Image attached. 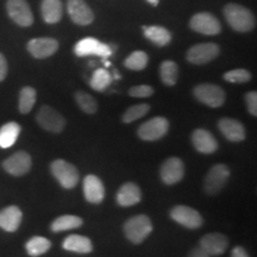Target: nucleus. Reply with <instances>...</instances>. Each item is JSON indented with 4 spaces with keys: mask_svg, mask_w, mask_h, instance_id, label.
Masks as SVG:
<instances>
[{
    "mask_svg": "<svg viewBox=\"0 0 257 257\" xmlns=\"http://www.w3.org/2000/svg\"><path fill=\"white\" fill-rule=\"evenodd\" d=\"M154 94V88L152 86L148 85H140L134 86L128 91V95L134 96V98H148V96Z\"/></svg>",
    "mask_w": 257,
    "mask_h": 257,
    "instance_id": "obj_36",
    "label": "nucleus"
},
{
    "mask_svg": "<svg viewBox=\"0 0 257 257\" xmlns=\"http://www.w3.org/2000/svg\"><path fill=\"white\" fill-rule=\"evenodd\" d=\"M8 61L5 56L0 53V82L4 81L6 75H8Z\"/></svg>",
    "mask_w": 257,
    "mask_h": 257,
    "instance_id": "obj_38",
    "label": "nucleus"
},
{
    "mask_svg": "<svg viewBox=\"0 0 257 257\" xmlns=\"http://www.w3.org/2000/svg\"><path fill=\"white\" fill-rule=\"evenodd\" d=\"M144 36L159 47L168 46L172 41L170 32L163 27H144Z\"/></svg>",
    "mask_w": 257,
    "mask_h": 257,
    "instance_id": "obj_26",
    "label": "nucleus"
},
{
    "mask_svg": "<svg viewBox=\"0 0 257 257\" xmlns=\"http://www.w3.org/2000/svg\"><path fill=\"white\" fill-rule=\"evenodd\" d=\"M153 224L149 217L138 214L126 220L124 225V233L126 238L134 244H141L152 233Z\"/></svg>",
    "mask_w": 257,
    "mask_h": 257,
    "instance_id": "obj_2",
    "label": "nucleus"
},
{
    "mask_svg": "<svg viewBox=\"0 0 257 257\" xmlns=\"http://www.w3.org/2000/svg\"><path fill=\"white\" fill-rule=\"evenodd\" d=\"M83 194L88 202L100 204L105 197V188L101 180L93 174L86 176L83 180Z\"/></svg>",
    "mask_w": 257,
    "mask_h": 257,
    "instance_id": "obj_18",
    "label": "nucleus"
},
{
    "mask_svg": "<svg viewBox=\"0 0 257 257\" xmlns=\"http://www.w3.org/2000/svg\"><path fill=\"white\" fill-rule=\"evenodd\" d=\"M74 53L79 57H85L89 55H96L100 57H108L112 55L111 48L107 44L95 40L93 37H86L79 41L74 48Z\"/></svg>",
    "mask_w": 257,
    "mask_h": 257,
    "instance_id": "obj_10",
    "label": "nucleus"
},
{
    "mask_svg": "<svg viewBox=\"0 0 257 257\" xmlns=\"http://www.w3.org/2000/svg\"><path fill=\"white\" fill-rule=\"evenodd\" d=\"M192 143L201 154H212L218 149L217 140L210 131L205 128H197L192 134Z\"/></svg>",
    "mask_w": 257,
    "mask_h": 257,
    "instance_id": "obj_19",
    "label": "nucleus"
},
{
    "mask_svg": "<svg viewBox=\"0 0 257 257\" xmlns=\"http://www.w3.org/2000/svg\"><path fill=\"white\" fill-rule=\"evenodd\" d=\"M23 219V213L18 206H9L0 211V229L15 232Z\"/></svg>",
    "mask_w": 257,
    "mask_h": 257,
    "instance_id": "obj_21",
    "label": "nucleus"
},
{
    "mask_svg": "<svg viewBox=\"0 0 257 257\" xmlns=\"http://www.w3.org/2000/svg\"><path fill=\"white\" fill-rule=\"evenodd\" d=\"M50 246H51V243L49 239L44 238V237L36 236V237H32V238L28 240L25 248H27V251L29 255L32 257H37V256L43 255V253H46L48 250L50 249Z\"/></svg>",
    "mask_w": 257,
    "mask_h": 257,
    "instance_id": "obj_29",
    "label": "nucleus"
},
{
    "mask_svg": "<svg viewBox=\"0 0 257 257\" xmlns=\"http://www.w3.org/2000/svg\"><path fill=\"white\" fill-rule=\"evenodd\" d=\"M41 14L47 24H56L62 18V2L61 0H42Z\"/></svg>",
    "mask_w": 257,
    "mask_h": 257,
    "instance_id": "obj_23",
    "label": "nucleus"
},
{
    "mask_svg": "<svg viewBox=\"0 0 257 257\" xmlns=\"http://www.w3.org/2000/svg\"><path fill=\"white\" fill-rule=\"evenodd\" d=\"M224 16L227 24L238 32L251 31L256 25V21L251 11L242 5L227 4L224 8Z\"/></svg>",
    "mask_w": 257,
    "mask_h": 257,
    "instance_id": "obj_1",
    "label": "nucleus"
},
{
    "mask_svg": "<svg viewBox=\"0 0 257 257\" xmlns=\"http://www.w3.org/2000/svg\"><path fill=\"white\" fill-rule=\"evenodd\" d=\"M189 27L199 34L214 36L221 31L220 22L210 12H200L194 15L189 21Z\"/></svg>",
    "mask_w": 257,
    "mask_h": 257,
    "instance_id": "obj_8",
    "label": "nucleus"
},
{
    "mask_svg": "<svg viewBox=\"0 0 257 257\" xmlns=\"http://www.w3.org/2000/svg\"><path fill=\"white\" fill-rule=\"evenodd\" d=\"M170 217L176 223L187 229H198L204 223L202 217L197 210L185 206V205H178L173 208L170 211Z\"/></svg>",
    "mask_w": 257,
    "mask_h": 257,
    "instance_id": "obj_11",
    "label": "nucleus"
},
{
    "mask_svg": "<svg viewBox=\"0 0 257 257\" xmlns=\"http://www.w3.org/2000/svg\"><path fill=\"white\" fill-rule=\"evenodd\" d=\"M230 176V170L225 165H216L207 173L204 182V191L208 195H216L219 193Z\"/></svg>",
    "mask_w": 257,
    "mask_h": 257,
    "instance_id": "obj_7",
    "label": "nucleus"
},
{
    "mask_svg": "<svg viewBox=\"0 0 257 257\" xmlns=\"http://www.w3.org/2000/svg\"><path fill=\"white\" fill-rule=\"evenodd\" d=\"M6 10L9 17L19 27L28 28L34 24V15L27 0H8Z\"/></svg>",
    "mask_w": 257,
    "mask_h": 257,
    "instance_id": "obj_5",
    "label": "nucleus"
},
{
    "mask_svg": "<svg viewBox=\"0 0 257 257\" xmlns=\"http://www.w3.org/2000/svg\"><path fill=\"white\" fill-rule=\"evenodd\" d=\"M21 125L15 121H10L0 127V148L8 149L12 147L17 141V138L21 134Z\"/></svg>",
    "mask_w": 257,
    "mask_h": 257,
    "instance_id": "obj_25",
    "label": "nucleus"
},
{
    "mask_svg": "<svg viewBox=\"0 0 257 257\" xmlns=\"http://www.w3.org/2000/svg\"><path fill=\"white\" fill-rule=\"evenodd\" d=\"M168 128L169 123L165 117H155L141 125L137 135L143 141H157L166 136Z\"/></svg>",
    "mask_w": 257,
    "mask_h": 257,
    "instance_id": "obj_9",
    "label": "nucleus"
},
{
    "mask_svg": "<svg viewBox=\"0 0 257 257\" xmlns=\"http://www.w3.org/2000/svg\"><path fill=\"white\" fill-rule=\"evenodd\" d=\"M67 10L72 21L78 25H89L94 21V15L85 0H68Z\"/></svg>",
    "mask_w": 257,
    "mask_h": 257,
    "instance_id": "obj_15",
    "label": "nucleus"
},
{
    "mask_svg": "<svg viewBox=\"0 0 257 257\" xmlns=\"http://www.w3.org/2000/svg\"><path fill=\"white\" fill-rule=\"evenodd\" d=\"M150 110V106L148 104H138L128 107L123 114L124 123H133V121L140 119L146 115Z\"/></svg>",
    "mask_w": 257,
    "mask_h": 257,
    "instance_id": "obj_34",
    "label": "nucleus"
},
{
    "mask_svg": "<svg viewBox=\"0 0 257 257\" xmlns=\"http://www.w3.org/2000/svg\"><path fill=\"white\" fill-rule=\"evenodd\" d=\"M36 120L41 127L50 133L59 134L66 126V120L56 110L48 105H43L38 110L36 114Z\"/></svg>",
    "mask_w": 257,
    "mask_h": 257,
    "instance_id": "obj_6",
    "label": "nucleus"
},
{
    "mask_svg": "<svg viewBox=\"0 0 257 257\" xmlns=\"http://www.w3.org/2000/svg\"><path fill=\"white\" fill-rule=\"evenodd\" d=\"M227 245H229L227 237L221 233H208L200 239V248L208 256L221 255L227 249Z\"/></svg>",
    "mask_w": 257,
    "mask_h": 257,
    "instance_id": "obj_17",
    "label": "nucleus"
},
{
    "mask_svg": "<svg viewBox=\"0 0 257 257\" xmlns=\"http://www.w3.org/2000/svg\"><path fill=\"white\" fill-rule=\"evenodd\" d=\"M161 179L166 185H175L185 175V166L178 157H170L163 162L160 172Z\"/></svg>",
    "mask_w": 257,
    "mask_h": 257,
    "instance_id": "obj_16",
    "label": "nucleus"
},
{
    "mask_svg": "<svg viewBox=\"0 0 257 257\" xmlns=\"http://www.w3.org/2000/svg\"><path fill=\"white\" fill-rule=\"evenodd\" d=\"M62 246L67 251L78 253H88L93 250L91 239L80 234H70L63 240Z\"/></svg>",
    "mask_w": 257,
    "mask_h": 257,
    "instance_id": "obj_24",
    "label": "nucleus"
},
{
    "mask_svg": "<svg viewBox=\"0 0 257 257\" xmlns=\"http://www.w3.org/2000/svg\"><path fill=\"white\" fill-rule=\"evenodd\" d=\"M31 156L25 152H17L3 162L4 168L9 174L14 176H23L31 169Z\"/></svg>",
    "mask_w": 257,
    "mask_h": 257,
    "instance_id": "obj_14",
    "label": "nucleus"
},
{
    "mask_svg": "<svg viewBox=\"0 0 257 257\" xmlns=\"http://www.w3.org/2000/svg\"><path fill=\"white\" fill-rule=\"evenodd\" d=\"M147 2H149L150 4L154 5V6H157V5H159V0H147Z\"/></svg>",
    "mask_w": 257,
    "mask_h": 257,
    "instance_id": "obj_41",
    "label": "nucleus"
},
{
    "mask_svg": "<svg viewBox=\"0 0 257 257\" xmlns=\"http://www.w3.org/2000/svg\"><path fill=\"white\" fill-rule=\"evenodd\" d=\"M111 81H112L111 74L104 68H99L93 73L91 81H89V85H91V87L94 89V91L102 92L110 86Z\"/></svg>",
    "mask_w": 257,
    "mask_h": 257,
    "instance_id": "obj_31",
    "label": "nucleus"
},
{
    "mask_svg": "<svg viewBox=\"0 0 257 257\" xmlns=\"http://www.w3.org/2000/svg\"><path fill=\"white\" fill-rule=\"evenodd\" d=\"M51 174L54 175L59 184L66 189H72L79 182V172L72 163L64 160H56L50 165Z\"/></svg>",
    "mask_w": 257,
    "mask_h": 257,
    "instance_id": "obj_3",
    "label": "nucleus"
},
{
    "mask_svg": "<svg viewBox=\"0 0 257 257\" xmlns=\"http://www.w3.org/2000/svg\"><path fill=\"white\" fill-rule=\"evenodd\" d=\"M231 257H250L246 252V250L243 248V246H236L233 248L232 251H231Z\"/></svg>",
    "mask_w": 257,
    "mask_h": 257,
    "instance_id": "obj_39",
    "label": "nucleus"
},
{
    "mask_svg": "<svg viewBox=\"0 0 257 257\" xmlns=\"http://www.w3.org/2000/svg\"><path fill=\"white\" fill-rule=\"evenodd\" d=\"M160 75L165 85L174 86L176 81H178L179 75L178 64H176L174 61L170 60H167L165 62H162L160 67Z\"/></svg>",
    "mask_w": 257,
    "mask_h": 257,
    "instance_id": "obj_28",
    "label": "nucleus"
},
{
    "mask_svg": "<svg viewBox=\"0 0 257 257\" xmlns=\"http://www.w3.org/2000/svg\"><path fill=\"white\" fill-rule=\"evenodd\" d=\"M27 49L35 59H47L53 56L59 49V42L55 38H32L28 42Z\"/></svg>",
    "mask_w": 257,
    "mask_h": 257,
    "instance_id": "obj_13",
    "label": "nucleus"
},
{
    "mask_svg": "<svg viewBox=\"0 0 257 257\" xmlns=\"http://www.w3.org/2000/svg\"><path fill=\"white\" fill-rule=\"evenodd\" d=\"M220 48L214 43H201L193 46L187 51V60L193 64H205L211 62L219 55Z\"/></svg>",
    "mask_w": 257,
    "mask_h": 257,
    "instance_id": "obj_12",
    "label": "nucleus"
},
{
    "mask_svg": "<svg viewBox=\"0 0 257 257\" xmlns=\"http://www.w3.org/2000/svg\"><path fill=\"white\" fill-rule=\"evenodd\" d=\"M188 257H210L201 248H195L189 252Z\"/></svg>",
    "mask_w": 257,
    "mask_h": 257,
    "instance_id": "obj_40",
    "label": "nucleus"
},
{
    "mask_svg": "<svg viewBox=\"0 0 257 257\" xmlns=\"http://www.w3.org/2000/svg\"><path fill=\"white\" fill-rule=\"evenodd\" d=\"M83 224V220L76 216H61L51 223V231L54 232H62V231L78 229Z\"/></svg>",
    "mask_w": 257,
    "mask_h": 257,
    "instance_id": "obj_27",
    "label": "nucleus"
},
{
    "mask_svg": "<svg viewBox=\"0 0 257 257\" xmlns=\"http://www.w3.org/2000/svg\"><path fill=\"white\" fill-rule=\"evenodd\" d=\"M220 133L231 142H242L245 138V128L240 121L232 118H223L218 123Z\"/></svg>",
    "mask_w": 257,
    "mask_h": 257,
    "instance_id": "obj_20",
    "label": "nucleus"
},
{
    "mask_svg": "<svg viewBox=\"0 0 257 257\" xmlns=\"http://www.w3.org/2000/svg\"><path fill=\"white\" fill-rule=\"evenodd\" d=\"M148 61H149V57L147 54L144 51L137 50L126 57L124 66L131 70H143L147 67Z\"/></svg>",
    "mask_w": 257,
    "mask_h": 257,
    "instance_id": "obj_32",
    "label": "nucleus"
},
{
    "mask_svg": "<svg viewBox=\"0 0 257 257\" xmlns=\"http://www.w3.org/2000/svg\"><path fill=\"white\" fill-rule=\"evenodd\" d=\"M75 100L78 102L79 107L85 112V113L93 114L98 110V104H96L95 99L93 98L88 93L79 91L75 93Z\"/></svg>",
    "mask_w": 257,
    "mask_h": 257,
    "instance_id": "obj_33",
    "label": "nucleus"
},
{
    "mask_svg": "<svg viewBox=\"0 0 257 257\" xmlns=\"http://www.w3.org/2000/svg\"><path fill=\"white\" fill-rule=\"evenodd\" d=\"M224 79L231 83H245L251 80V74L246 69H232L224 74Z\"/></svg>",
    "mask_w": 257,
    "mask_h": 257,
    "instance_id": "obj_35",
    "label": "nucleus"
},
{
    "mask_svg": "<svg viewBox=\"0 0 257 257\" xmlns=\"http://www.w3.org/2000/svg\"><path fill=\"white\" fill-rule=\"evenodd\" d=\"M245 102L248 106L249 113L252 115H257V93L249 92L245 94Z\"/></svg>",
    "mask_w": 257,
    "mask_h": 257,
    "instance_id": "obj_37",
    "label": "nucleus"
},
{
    "mask_svg": "<svg viewBox=\"0 0 257 257\" xmlns=\"http://www.w3.org/2000/svg\"><path fill=\"white\" fill-rule=\"evenodd\" d=\"M194 96L202 104L210 107H220L225 102V92L220 86L212 83H201L194 88Z\"/></svg>",
    "mask_w": 257,
    "mask_h": 257,
    "instance_id": "obj_4",
    "label": "nucleus"
},
{
    "mask_svg": "<svg viewBox=\"0 0 257 257\" xmlns=\"http://www.w3.org/2000/svg\"><path fill=\"white\" fill-rule=\"evenodd\" d=\"M36 91L30 86L21 89V93H19V111L21 113L27 114L32 110L34 105L36 104Z\"/></svg>",
    "mask_w": 257,
    "mask_h": 257,
    "instance_id": "obj_30",
    "label": "nucleus"
},
{
    "mask_svg": "<svg viewBox=\"0 0 257 257\" xmlns=\"http://www.w3.org/2000/svg\"><path fill=\"white\" fill-rule=\"evenodd\" d=\"M141 189L134 182H125L117 193V202L123 207L134 206L141 201Z\"/></svg>",
    "mask_w": 257,
    "mask_h": 257,
    "instance_id": "obj_22",
    "label": "nucleus"
}]
</instances>
